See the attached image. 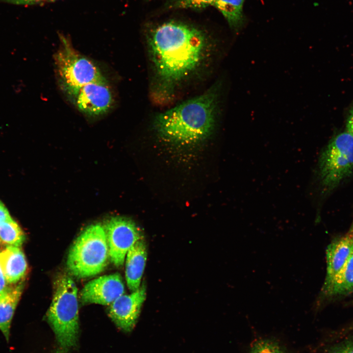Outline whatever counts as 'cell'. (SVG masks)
Wrapping results in <instances>:
<instances>
[{
    "mask_svg": "<svg viewBox=\"0 0 353 353\" xmlns=\"http://www.w3.org/2000/svg\"><path fill=\"white\" fill-rule=\"evenodd\" d=\"M248 353H287L277 340L269 338H260L251 346Z\"/></svg>",
    "mask_w": 353,
    "mask_h": 353,
    "instance_id": "obj_18",
    "label": "cell"
},
{
    "mask_svg": "<svg viewBox=\"0 0 353 353\" xmlns=\"http://www.w3.org/2000/svg\"><path fill=\"white\" fill-rule=\"evenodd\" d=\"M146 297V288L143 283L130 294H124L109 304L107 309L109 317L124 331H131L137 322Z\"/></svg>",
    "mask_w": 353,
    "mask_h": 353,
    "instance_id": "obj_9",
    "label": "cell"
},
{
    "mask_svg": "<svg viewBox=\"0 0 353 353\" xmlns=\"http://www.w3.org/2000/svg\"></svg>",
    "mask_w": 353,
    "mask_h": 353,
    "instance_id": "obj_27",
    "label": "cell"
},
{
    "mask_svg": "<svg viewBox=\"0 0 353 353\" xmlns=\"http://www.w3.org/2000/svg\"><path fill=\"white\" fill-rule=\"evenodd\" d=\"M0 266L8 284L24 277L27 269L25 256L19 247L8 246L0 252Z\"/></svg>",
    "mask_w": 353,
    "mask_h": 353,
    "instance_id": "obj_13",
    "label": "cell"
},
{
    "mask_svg": "<svg viewBox=\"0 0 353 353\" xmlns=\"http://www.w3.org/2000/svg\"><path fill=\"white\" fill-rule=\"evenodd\" d=\"M147 258V248L143 239L135 242L126 253V278L128 289L132 292L140 286Z\"/></svg>",
    "mask_w": 353,
    "mask_h": 353,
    "instance_id": "obj_12",
    "label": "cell"
},
{
    "mask_svg": "<svg viewBox=\"0 0 353 353\" xmlns=\"http://www.w3.org/2000/svg\"><path fill=\"white\" fill-rule=\"evenodd\" d=\"M59 38L54 63L60 86L71 100L84 85L106 78L100 68L76 50L67 38L61 34Z\"/></svg>",
    "mask_w": 353,
    "mask_h": 353,
    "instance_id": "obj_6",
    "label": "cell"
},
{
    "mask_svg": "<svg viewBox=\"0 0 353 353\" xmlns=\"http://www.w3.org/2000/svg\"><path fill=\"white\" fill-rule=\"evenodd\" d=\"M353 252V222L344 235L333 240L326 249L327 273L324 284L339 272Z\"/></svg>",
    "mask_w": 353,
    "mask_h": 353,
    "instance_id": "obj_11",
    "label": "cell"
},
{
    "mask_svg": "<svg viewBox=\"0 0 353 353\" xmlns=\"http://www.w3.org/2000/svg\"><path fill=\"white\" fill-rule=\"evenodd\" d=\"M109 258L104 226L92 224L80 233L71 246L67 267L70 274L76 277H93L105 269Z\"/></svg>",
    "mask_w": 353,
    "mask_h": 353,
    "instance_id": "obj_4",
    "label": "cell"
},
{
    "mask_svg": "<svg viewBox=\"0 0 353 353\" xmlns=\"http://www.w3.org/2000/svg\"><path fill=\"white\" fill-rule=\"evenodd\" d=\"M12 219L8 210L0 200V224Z\"/></svg>",
    "mask_w": 353,
    "mask_h": 353,
    "instance_id": "obj_22",
    "label": "cell"
},
{
    "mask_svg": "<svg viewBox=\"0 0 353 353\" xmlns=\"http://www.w3.org/2000/svg\"><path fill=\"white\" fill-rule=\"evenodd\" d=\"M57 0H42L43 2H52Z\"/></svg>",
    "mask_w": 353,
    "mask_h": 353,
    "instance_id": "obj_25",
    "label": "cell"
},
{
    "mask_svg": "<svg viewBox=\"0 0 353 353\" xmlns=\"http://www.w3.org/2000/svg\"><path fill=\"white\" fill-rule=\"evenodd\" d=\"M353 171V136L346 131L333 137L318 158L315 173L321 194L330 193Z\"/></svg>",
    "mask_w": 353,
    "mask_h": 353,
    "instance_id": "obj_5",
    "label": "cell"
},
{
    "mask_svg": "<svg viewBox=\"0 0 353 353\" xmlns=\"http://www.w3.org/2000/svg\"><path fill=\"white\" fill-rule=\"evenodd\" d=\"M23 288L19 284L0 296V330L5 340L10 339L12 319Z\"/></svg>",
    "mask_w": 353,
    "mask_h": 353,
    "instance_id": "obj_15",
    "label": "cell"
},
{
    "mask_svg": "<svg viewBox=\"0 0 353 353\" xmlns=\"http://www.w3.org/2000/svg\"><path fill=\"white\" fill-rule=\"evenodd\" d=\"M216 0H176L171 3L173 9H200L214 5Z\"/></svg>",
    "mask_w": 353,
    "mask_h": 353,
    "instance_id": "obj_19",
    "label": "cell"
},
{
    "mask_svg": "<svg viewBox=\"0 0 353 353\" xmlns=\"http://www.w3.org/2000/svg\"><path fill=\"white\" fill-rule=\"evenodd\" d=\"M245 0H216L213 5L224 16L235 33L244 27L246 20L243 12Z\"/></svg>",
    "mask_w": 353,
    "mask_h": 353,
    "instance_id": "obj_16",
    "label": "cell"
},
{
    "mask_svg": "<svg viewBox=\"0 0 353 353\" xmlns=\"http://www.w3.org/2000/svg\"><path fill=\"white\" fill-rule=\"evenodd\" d=\"M46 318L55 336L57 346L54 353H69L74 349L79 333L77 289L67 275L60 274L55 279Z\"/></svg>",
    "mask_w": 353,
    "mask_h": 353,
    "instance_id": "obj_3",
    "label": "cell"
},
{
    "mask_svg": "<svg viewBox=\"0 0 353 353\" xmlns=\"http://www.w3.org/2000/svg\"><path fill=\"white\" fill-rule=\"evenodd\" d=\"M1 1L19 5H32L43 3L42 0H1Z\"/></svg>",
    "mask_w": 353,
    "mask_h": 353,
    "instance_id": "obj_21",
    "label": "cell"
},
{
    "mask_svg": "<svg viewBox=\"0 0 353 353\" xmlns=\"http://www.w3.org/2000/svg\"><path fill=\"white\" fill-rule=\"evenodd\" d=\"M71 100L78 110L90 118L105 115L114 102L113 92L106 79L84 85Z\"/></svg>",
    "mask_w": 353,
    "mask_h": 353,
    "instance_id": "obj_8",
    "label": "cell"
},
{
    "mask_svg": "<svg viewBox=\"0 0 353 353\" xmlns=\"http://www.w3.org/2000/svg\"><path fill=\"white\" fill-rule=\"evenodd\" d=\"M147 44L153 74L151 95L158 104L172 101L181 86L221 55L204 31L181 22L151 29Z\"/></svg>",
    "mask_w": 353,
    "mask_h": 353,
    "instance_id": "obj_1",
    "label": "cell"
},
{
    "mask_svg": "<svg viewBox=\"0 0 353 353\" xmlns=\"http://www.w3.org/2000/svg\"></svg>",
    "mask_w": 353,
    "mask_h": 353,
    "instance_id": "obj_28",
    "label": "cell"
},
{
    "mask_svg": "<svg viewBox=\"0 0 353 353\" xmlns=\"http://www.w3.org/2000/svg\"><path fill=\"white\" fill-rule=\"evenodd\" d=\"M175 0H171V2H174V1H175Z\"/></svg>",
    "mask_w": 353,
    "mask_h": 353,
    "instance_id": "obj_26",
    "label": "cell"
},
{
    "mask_svg": "<svg viewBox=\"0 0 353 353\" xmlns=\"http://www.w3.org/2000/svg\"><path fill=\"white\" fill-rule=\"evenodd\" d=\"M8 284L0 266V296L10 289L11 287H8Z\"/></svg>",
    "mask_w": 353,
    "mask_h": 353,
    "instance_id": "obj_23",
    "label": "cell"
},
{
    "mask_svg": "<svg viewBox=\"0 0 353 353\" xmlns=\"http://www.w3.org/2000/svg\"><path fill=\"white\" fill-rule=\"evenodd\" d=\"M125 293L123 278L119 273L101 276L88 282L82 289L80 302L109 305Z\"/></svg>",
    "mask_w": 353,
    "mask_h": 353,
    "instance_id": "obj_10",
    "label": "cell"
},
{
    "mask_svg": "<svg viewBox=\"0 0 353 353\" xmlns=\"http://www.w3.org/2000/svg\"><path fill=\"white\" fill-rule=\"evenodd\" d=\"M325 353H353V340L342 341L330 347Z\"/></svg>",
    "mask_w": 353,
    "mask_h": 353,
    "instance_id": "obj_20",
    "label": "cell"
},
{
    "mask_svg": "<svg viewBox=\"0 0 353 353\" xmlns=\"http://www.w3.org/2000/svg\"><path fill=\"white\" fill-rule=\"evenodd\" d=\"M353 291V252L339 271L328 283L324 284L323 294L333 297L345 295Z\"/></svg>",
    "mask_w": 353,
    "mask_h": 353,
    "instance_id": "obj_14",
    "label": "cell"
},
{
    "mask_svg": "<svg viewBox=\"0 0 353 353\" xmlns=\"http://www.w3.org/2000/svg\"><path fill=\"white\" fill-rule=\"evenodd\" d=\"M223 85L219 81L203 94L157 114L154 126L158 134L169 141L184 144L208 136L222 114Z\"/></svg>",
    "mask_w": 353,
    "mask_h": 353,
    "instance_id": "obj_2",
    "label": "cell"
},
{
    "mask_svg": "<svg viewBox=\"0 0 353 353\" xmlns=\"http://www.w3.org/2000/svg\"><path fill=\"white\" fill-rule=\"evenodd\" d=\"M103 226L110 260L115 266L120 267L129 249L143 239L142 231L132 220L121 216L111 217Z\"/></svg>",
    "mask_w": 353,
    "mask_h": 353,
    "instance_id": "obj_7",
    "label": "cell"
},
{
    "mask_svg": "<svg viewBox=\"0 0 353 353\" xmlns=\"http://www.w3.org/2000/svg\"><path fill=\"white\" fill-rule=\"evenodd\" d=\"M346 125V131L353 136V105L349 111Z\"/></svg>",
    "mask_w": 353,
    "mask_h": 353,
    "instance_id": "obj_24",
    "label": "cell"
},
{
    "mask_svg": "<svg viewBox=\"0 0 353 353\" xmlns=\"http://www.w3.org/2000/svg\"><path fill=\"white\" fill-rule=\"evenodd\" d=\"M25 235L18 224L12 219L0 224V241L8 246L20 247Z\"/></svg>",
    "mask_w": 353,
    "mask_h": 353,
    "instance_id": "obj_17",
    "label": "cell"
}]
</instances>
